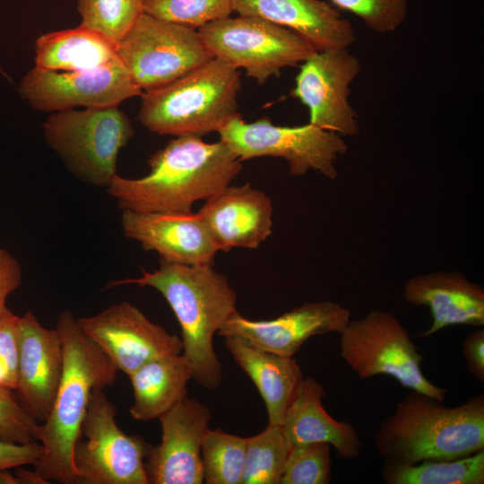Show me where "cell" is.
Returning a JSON list of instances; mask_svg holds the SVG:
<instances>
[{
	"instance_id": "e0dca14e",
	"label": "cell",
	"mask_w": 484,
	"mask_h": 484,
	"mask_svg": "<svg viewBox=\"0 0 484 484\" xmlns=\"http://www.w3.org/2000/svg\"><path fill=\"white\" fill-rule=\"evenodd\" d=\"M126 238L139 242L161 260L188 265H213L220 248L198 212L167 213L123 211Z\"/></svg>"
},
{
	"instance_id": "4316f807",
	"label": "cell",
	"mask_w": 484,
	"mask_h": 484,
	"mask_svg": "<svg viewBox=\"0 0 484 484\" xmlns=\"http://www.w3.org/2000/svg\"><path fill=\"white\" fill-rule=\"evenodd\" d=\"M290 450L279 425L247 437L241 484H281Z\"/></svg>"
},
{
	"instance_id": "74e56055",
	"label": "cell",
	"mask_w": 484,
	"mask_h": 484,
	"mask_svg": "<svg viewBox=\"0 0 484 484\" xmlns=\"http://www.w3.org/2000/svg\"><path fill=\"white\" fill-rule=\"evenodd\" d=\"M0 484H20L19 479L15 474H12L8 470L0 471Z\"/></svg>"
},
{
	"instance_id": "d590c367",
	"label": "cell",
	"mask_w": 484,
	"mask_h": 484,
	"mask_svg": "<svg viewBox=\"0 0 484 484\" xmlns=\"http://www.w3.org/2000/svg\"><path fill=\"white\" fill-rule=\"evenodd\" d=\"M22 281V268L17 259L0 247V315L7 309L8 296L17 290Z\"/></svg>"
},
{
	"instance_id": "7c38bea8",
	"label": "cell",
	"mask_w": 484,
	"mask_h": 484,
	"mask_svg": "<svg viewBox=\"0 0 484 484\" xmlns=\"http://www.w3.org/2000/svg\"><path fill=\"white\" fill-rule=\"evenodd\" d=\"M19 90L22 99L43 112L118 106L143 92L119 56L92 70L64 72L34 66L24 75Z\"/></svg>"
},
{
	"instance_id": "7402d4cb",
	"label": "cell",
	"mask_w": 484,
	"mask_h": 484,
	"mask_svg": "<svg viewBox=\"0 0 484 484\" xmlns=\"http://www.w3.org/2000/svg\"><path fill=\"white\" fill-rule=\"evenodd\" d=\"M323 385L312 377L303 378L298 386L281 425L290 446L324 442L334 446L346 460L360 454L362 442L352 425L333 419L324 410Z\"/></svg>"
},
{
	"instance_id": "52a82bcc",
	"label": "cell",
	"mask_w": 484,
	"mask_h": 484,
	"mask_svg": "<svg viewBox=\"0 0 484 484\" xmlns=\"http://www.w3.org/2000/svg\"><path fill=\"white\" fill-rule=\"evenodd\" d=\"M340 335L341 358L360 378L387 375L406 388L444 402L447 390L424 376L419 347L392 314L371 311L364 318L350 320Z\"/></svg>"
},
{
	"instance_id": "603a6c76",
	"label": "cell",
	"mask_w": 484,
	"mask_h": 484,
	"mask_svg": "<svg viewBox=\"0 0 484 484\" xmlns=\"http://www.w3.org/2000/svg\"><path fill=\"white\" fill-rule=\"evenodd\" d=\"M224 345L258 389L266 406L268 424L281 426L304 378L296 359L264 350L241 337L227 336Z\"/></svg>"
},
{
	"instance_id": "83f0119b",
	"label": "cell",
	"mask_w": 484,
	"mask_h": 484,
	"mask_svg": "<svg viewBox=\"0 0 484 484\" xmlns=\"http://www.w3.org/2000/svg\"><path fill=\"white\" fill-rule=\"evenodd\" d=\"M247 437L208 429L202 442L203 482L241 484Z\"/></svg>"
},
{
	"instance_id": "e575fe53",
	"label": "cell",
	"mask_w": 484,
	"mask_h": 484,
	"mask_svg": "<svg viewBox=\"0 0 484 484\" xmlns=\"http://www.w3.org/2000/svg\"><path fill=\"white\" fill-rule=\"evenodd\" d=\"M43 446L39 442L14 443L0 438V471L34 465L42 456Z\"/></svg>"
},
{
	"instance_id": "5bb4252c",
	"label": "cell",
	"mask_w": 484,
	"mask_h": 484,
	"mask_svg": "<svg viewBox=\"0 0 484 484\" xmlns=\"http://www.w3.org/2000/svg\"><path fill=\"white\" fill-rule=\"evenodd\" d=\"M77 322L108 356L117 370L131 375L145 363L183 350L182 340L151 322L128 301Z\"/></svg>"
},
{
	"instance_id": "ba28073f",
	"label": "cell",
	"mask_w": 484,
	"mask_h": 484,
	"mask_svg": "<svg viewBox=\"0 0 484 484\" xmlns=\"http://www.w3.org/2000/svg\"><path fill=\"white\" fill-rule=\"evenodd\" d=\"M213 57L264 83L316 51L293 30L255 16H230L198 29Z\"/></svg>"
},
{
	"instance_id": "d4e9b609",
	"label": "cell",
	"mask_w": 484,
	"mask_h": 484,
	"mask_svg": "<svg viewBox=\"0 0 484 484\" xmlns=\"http://www.w3.org/2000/svg\"><path fill=\"white\" fill-rule=\"evenodd\" d=\"M118 56L117 44L103 34L79 25L41 35L35 43V66L52 71L102 67Z\"/></svg>"
},
{
	"instance_id": "5b68a950",
	"label": "cell",
	"mask_w": 484,
	"mask_h": 484,
	"mask_svg": "<svg viewBox=\"0 0 484 484\" xmlns=\"http://www.w3.org/2000/svg\"><path fill=\"white\" fill-rule=\"evenodd\" d=\"M238 69L212 58L185 75L142 94L139 120L150 131L201 137L239 116Z\"/></svg>"
},
{
	"instance_id": "4dcf8cb0",
	"label": "cell",
	"mask_w": 484,
	"mask_h": 484,
	"mask_svg": "<svg viewBox=\"0 0 484 484\" xmlns=\"http://www.w3.org/2000/svg\"><path fill=\"white\" fill-rule=\"evenodd\" d=\"M330 445L316 442L292 446L281 484H328L331 481Z\"/></svg>"
},
{
	"instance_id": "8992f818",
	"label": "cell",
	"mask_w": 484,
	"mask_h": 484,
	"mask_svg": "<svg viewBox=\"0 0 484 484\" xmlns=\"http://www.w3.org/2000/svg\"><path fill=\"white\" fill-rule=\"evenodd\" d=\"M48 145L84 181L108 187L117 175L120 150L134 135L118 106L56 111L42 125Z\"/></svg>"
},
{
	"instance_id": "277c9868",
	"label": "cell",
	"mask_w": 484,
	"mask_h": 484,
	"mask_svg": "<svg viewBox=\"0 0 484 484\" xmlns=\"http://www.w3.org/2000/svg\"><path fill=\"white\" fill-rule=\"evenodd\" d=\"M412 391L379 426L375 437L385 463L453 460L484 450V396L460 406Z\"/></svg>"
},
{
	"instance_id": "d6986e66",
	"label": "cell",
	"mask_w": 484,
	"mask_h": 484,
	"mask_svg": "<svg viewBox=\"0 0 484 484\" xmlns=\"http://www.w3.org/2000/svg\"><path fill=\"white\" fill-rule=\"evenodd\" d=\"M198 213L220 251L257 248L272 234V200L249 184L225 186L206 199Z\"/></svg>"
},
{
	"instance_id": "44dd1931",
	"label": "cell",
	"mask_w": 484,
	"mask_h": 484,
	"mask_svg": "<svg viewBox=\"0 0 484 484\" xmlns=\"http://www.w3.org/2000/svg\"><path fill=\"white\" fill-rule=\"evenodd\" d=\"M404 298L416 306H428L433 322L420 337H429L449 325H484V290L459 272H435L410 279Z\"/></svg>"
},
{
	"instance_id": "2e32d148",
	"label": "cell",
	"mask_w": 484,
	"mask_h": 484,
	"mask_svg": "<svg viewBox=\"0 0 484 484\" xmlns=\"http://www.w3.org/2000/svg\"><path fill=\"white\" fill-rule=\"evenodd\" d=\"M350 320V310L337 303L306 302L270 320L247 319L236 311L218 334L241 337L264 350L293 357L310 337L341 333Z\"/></svg>"
},
{
	"instance_id": "8fae6325",
	"label": "cell",
	"mask_w": 484,
	"mask_h": 484,
	"mask_svg": "<svg viewBox=\"0 0 484 484\" xmlns=\"http://www.w3.org/2000/svg\"><path fill=\"white\" fill-rule=\"evenodd\" d=\"M117 51L144 91L167 84L213 58L198 30L144 13L117 43Z\"/></svg>"
},
{
	"instance_id": "6da1fadb",
	"label": "cell",
	"mask_w": 484,
	"mask_h": 484,
	"mask_svg": "<svg viewBox=\"0 0 484 484\" xmlns=\"http://www.w3.org/2000/svg\"><path fill=\"white\" fill-rule=\"evenodd\" d=\"M151 171L139 178L116 175L108 193L125 211L189 213L192 205L230 185L242 161L220 140L177 136L149 159Z\"/></svg>"
},
{
	"instance_id": "9c48e42d",
	"label": "cell",
	"mask_w": 484,
	"mask_h": 484,
	"mask_svg": "<svg viewBox=\"0 0 484 484\" xmlns=\"http://www.w3.org/2000/svg\"><path fill=\"white\" fill-rule=\"evenodd\" d=\"M218 133L220 140L241 161L267 156L282 158L293 176L315 170L334 179L338 175L334 162L348 150L339 134L309 123L294 127L276 125L265 117L246 123L237 116Z\"/></svg>"
},
{
	"instance_id": "f546056e",
	"label": "cell",
	"mask_w": 484,
	"mask_h": 484,
	"mask_svg": "<svg viewBox=\"0 0 484 484\" xmlns=\"http://www.w3.org/2000/svg\"><path fill=\"white\" fill-rule=\"evenodd\" d=\"M232 12V0H143L144 13L196 30Z\"/></svg>"
},
{
	"instance_id": "4fadbf2b",
	"label": "cell",
	"mask_w": 484,
	"mask_h": 484,
	"mask_svg": "<svg viewBox=\"0 0 484 484\" xmlns=\"http://www.w3.org/2000/svg\"><path fill=\"white\" fill-rule=\"evenodd\" d=\"M360 71V61L348 48L316 50L302 62L290 94L308 108L309 124L355 135L359 125L349 94Z\"/></svg>"
},
{
	"instance_id": "836d02e7",
	"label": "cell",
	"mask_w": 484,
	"mask_h": 484,
	"mask_svg": "<svg viewBox=\"0 0 484 484\" xmlns=\"http://www.w3.org/2000/svg\"><path fill=\"white\" fill-rule=\"evenodd\" d=\"M19 317L8 308L0 315V387L13 391L18 381Z\"/></svg>"
},
{
	"instance_id": "8d00e7d4",
	"label": "cell",
	"mask_w": 484,
	"mask_h": 484,
	"mask_svg": "<svg viewBox=\"0 0 484 484\" xmlns=\"http://www.w3.org/2000/svg\"><path fill=\"white\" fill-rule=\"evenodd\" d=\"M462 355L469 372L484 381V330L471 333L462 341Z\"/></svg>"
},
{
	"instance_id": "9a60e30c",
	"label": "cell",
	"mask_w": 484,
	"mask_h": 484,
	"mask_svg": "<svg viewBox=\"0 0 484 484\" xmlns=\"http://www.w3.org/2000/svg\"><path fill=\"white\" fill-rule=\"evenodd\" d=\"M210 410L186 397L159 419L161 441L145 460L149 484H202V442L209 429Z\"/></svg>"
},
{
	"instance_id": "30bf717a",
	"label": "cell",
	"mask_w": 484,
	"mask_h": 484,
	"mask_svg": "<svg viewBox=\"0 0 484 484\" xmlns=\"http://www.w3.org/2000/svg\"><path fill=\"white\" fill-rule=\"evenodd\" d=\"M94 389L73 449L77 484H149L145 460L151 445L123 432L116 422L117 408Z\"/></svg>"
},
{
	"instance_id": "ac0fdd59",
	"label": "cell",
	"mask_w": 484,
	"mask_h": 484,
	"mask_svg": "<svg viewBox=\"0 0 484 484\" xmlns=\"http://www.w3.org/2000/svg\"><path fill=\"white\" fill-rule=\"evenodd\" d=\"M20 357L15 394L38 422L48 417L61 381L64 349L58 330L45 328L33 312L19 317Z\"/></svg>"
},
{
	"instance_id": "d6a6232c",
	"label": "cell",
	"mask_w": 484,
	"mask_h": 484,
	"mask_svg": "<svg viewBox=\"0 0 484 484\" xmlns=\"http://www.w3.org/2000/svg\"><path fill=\"white\" fill-rule=\"evenodd\" d=\"M39 422L19 402L15 392L0 387V438L27 443L37 440Z\"/></svg>"
},
{
	"instance_id": "7a4b0ae2",
	"label": "cell",
	"mask_w": 484,
	"mask_h": 484,
	"mask_svg": "<svg viewBox=\"0 0 484 484\" xmlns=\"http://www.w3.org/2000/svg\"><path fill=\"white\" fill-rule=\"evenodd\" d=\"M56 329L64 349L63 374L50 413L38 426L43 454L33 471L47 483L77 484L73 449L91 393L111 385L117 369L70 311L60 314Z\"/></svg>"
},
{
	"instance_id": "3957f363",
	"label": "cell",
	"mask_w": 484,
	"mask_h": 484,
	"mask_svg": "<svg viewBox=\"0 0 484 484\" xmlns=\"http://www.w3.org/2000/svg\"><path fill=\"white\" fill-rule=\"evenodd\" d=\"M136 284L158 290L173 310L182 333L183 355L192 369L193 379L203 387L217 389L222 367L213 348L214 334L237 311V294L213 265H188L160 261L153 272L111 281L108 287Z\"/></svg>"
},
{
	"instance_id": "1f68e13d",
	"label": "cell",
	"mask_w": 484,
	"mask_h": 484,
	"mask_svg": "<svg viewBox=\"0 0 484 484\" xmlns=\"http://www.w3.org/2000/svg\"><path fill=\"white\" fill-rule=\"evenodd\" d=\"M339 8L352 13L371 30L387 34L404 22L410 0H331Z\"/></svg>"
},
{
	"instance_id": "484cf974",
	"label": "cell",
	"mask_w": 484,
	"mask_h": 484,
	"mask_svg": "<svg viewBox=\"0 0 484 484\" xmlns=\"http://www.w3.org/2000/svg\"><path fill=\"white\" fill-rule=\"evenodd\" d=\"M381 475L387 484H483L484 450L453 460L385 463Z\"/></svg>"
},
{
	"instance_id": "cb8c5ba5",
	"label": "cell",
	"mask_w": 484,
	"mask_h": 484,
	"mask_svg": "<svg viewBox=\"0 0 484 484\" xmlns=\"http://www.w3.org/2000/svg\"><path fill=\"white\" fill-rule=\"evenodd\" d=\"M128 376L134 392L129 413L143 421L159 419L184 400L193 379L190 365L180 353L154 359Z\"/></svg>"
},
{
	"instance_id": "ffe728a7",
	"label": "cell",
	"mask_w": 484,
	"mask_h": 484,
	"mask_svg": "<svg viewBox=\"0 0 484 484\" xmlns=\"http://www.w3.org/2000/svg\"><path fill=\"white\" fill-rule=\"evenodd\" d=\"M232 8L293 30L317 51L348 48L356 39L350 22L322 0H232Z\"/></svg>"
},
{
	"instance_id": "f1b7e54d",
	"label": "cell",
	"mask_w": 484,
	"mask_h": 484,
	"mask_svg": "<svg viewBox=\"0 0 484 484\" xmlns=\"http://www.w3.org/2000/svg\"><path fill=\"white\" fill-rule=\"evenodd\" d=\"M81 25L117 43L143 13V0H78Z\"/></svg>"
}]
</instances>
